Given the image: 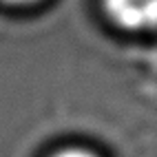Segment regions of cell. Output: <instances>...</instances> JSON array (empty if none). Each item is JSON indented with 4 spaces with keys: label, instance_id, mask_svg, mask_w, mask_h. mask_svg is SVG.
<instances>
[{
    "label": "cell",
    "instance_id": "3957f363",
    "mask_svg": "<svg viewBox=\"0 0 157 157\" xmlns=\"http://www.w3.org/2000/svg\"><path fill=\"white\" fill-rule=\"evenodd\" d=\"M5 5H13V7H27V5H36L38 0H0Z\"/></svg>",
    "mask_w": 157,
    "mask_h": 157
},
{
    "label": "cell",
    "instance_id": "7a4b0ae2",
    "mask_svg": "<svg viewBox=\"0 0 157 157\" xmlns=\"http://www.w3.org/2000/svg\"><path fill=\"white\" fill-rule=\"evenodd\" d=\"M53 157H98V155L91 153V151H86V148H75V146H71V148L58 151Z\"/></svg>",
    "mask_w": 157,
    "mask_h": 157
},
{
    "label": "cell",
    "instance_id": "6da1fadb",
    "mask_svg": "<svg viewBox=\"0 0 157 157\" xmlns=\"http://www.w3.org/2000/svg\"><path fill=\"white\" fill-rule=\"evenodd\" d=\"M104 11L120 29L137 33L157 29V0H104Z\"/></svg>",
    "mask_w": 157,
    "mask_h": 157
}]
</instances>
